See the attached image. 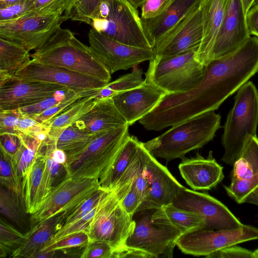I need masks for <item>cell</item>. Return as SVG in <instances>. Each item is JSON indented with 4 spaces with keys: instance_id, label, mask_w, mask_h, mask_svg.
<instances>
[{
    "instance_id": "8",
    "label": "cell",
    "mask_w": 258,
    "mask_h": 258,
    "mask_svg": "<svg viewBox=\"0 0 258 258\" xmlns=\"http://www.w3.org/2000/svg\"><path fill=\"white\" fill-rule=\"evenodd\" d=\"M153 210L140 211L139 217L134 220V231L122 248L141 251L150 258L172 257L176 241L183 232L176 227L153 222Z\"/></svg>"
},
{
    "instance_id": "24",
    "label": "cell",
    "mask_w": 258,
    "mask_h": 258,
    "mask_svg": "<svg viewBox=\"0 0 258 258\" xmlns=\"http://www.w3.org/2000/svg\"><path fill=\"white\" fill-rule=\"evenodd\" d=\"M201 0H171L163 13L153 19L143 20L154 43L159 40L181 19L199 5Z\"/></svg>"
},
{
    "instance_id": "25",
    "label": "cell",
    "mask_w": 258,
    "mask_h": 258,
    "mask_svg": "<svg viewBox=\"0 0 258 258\" xmlns=\"http://www.w3.org/2000/svg\"><path fill=\"white\" fill-rule=\"evenodd\" d=\"M152 220L155 223L176 227L183 234L198 229H206L205 220L201 216L176 207L173 204L154 210Z\"/></svg>"
},
{
    "instance_id": "12",
    "label": "cell",
    "mask_w": 258,
    "mask_h": 258,
    "mask_svg": "<svg viewBox=\"0 0 258 258\" xmlns=\"http://www.w3.org/2000/svg\"><path fill=\"white\" fill-rule=\"evenodd\" d=\"M173 204L201 216L205 220L206 229H232L243 225L224 204L206 193L184 187L179 192Z\"/></svg>"
},
{
    "instance_id": "2",
    "label": "cell",
    "mask_w": 258,
    "mask_h": 258,
    "mask_svg": "<svg viewBox=\"0 0 258 258\" xmlns=\"http://www.w3.org/2000/svg\"><path fill=\"white\" fill-rule=\"evenodd\" d=\"M221 116L210 111L171 126L160 136L143 143L155 157L167 162L183 158L189 152L201 148L211 141L221 127Z\"/></svg>"
},
{
    "instance_id": "29",
    "label": "cell",
    "mask_w": 258,
    "mask_h": 258,
    "mask_svg": "<svg viewBox=\"0 0 258 258\" xmlns=\"http://www.w3.org/2000/svg\"><path fill=\"white\" fill-rule=\"evenodd\" d=\"M231 179H241L258 182V138L248 136L235 160Z\"/></svg>"
},
{
    "instance_id": "26",
    "label": "cell",
    "mask_w": 258,
    "mask_h": 258,
    "mask_svg": "<svg viewBox=\"0 0 258 258\" xmlns=\"http://www.w3.org/2000/svg\"><path fill=\"white\" fill-rule=\"evenodd\" d=\"M140 143L136 137H128L104 175L99 180L102 189L110 191L115 188L132 162Z\"/></svg>"
},
{
    "instance_id": "16",
    "label": "cell",
    "mask_w": 258,
    "mask_h": 258,
    "mask_svg": "<svg viewBox=\"0 0 258 258\" xmlns=\"http://www.w3.org/2000/svg\"><path fill=\"white\" fill-rule=\"evenodd\" d=\"M145 175L148 191L138 212L157 210L163 206L173 204L179 192L184 187L147 149Z\"/></svg>"
},
{
    "instance_id": "5",
    "label": "cell",
    "mask_w": 258,
    "mask_h": 258,
    "mask_svg": "<svg viewBox=\"0 0 258 258\" xmlns=\"http://www.w3.org/2000/svg\"><path fill=\"white\" fill-rule=\"evenodd\" d=\"M134 178L116 185L85 231L89 241L100 240L109 243L114 250L113 258L123 247L126 239L134 229L133 217L120 205L121 200L130 188Z\"/></svg>"
},
{
    "instance_id": "48",
    "label": "cell",
    "mask_w": 258,
    "mask_h": 258,
    "mask_svg": "<svg viewBox=\"0 0 258 258\" xmlns=\"http://www.w3.org/2000/svg\"><path fill=\"white\" fill-rule=\"evenodd\" d=\"M36 1L23 0L14 5L0 9V21L18 19L29 11Z\"/></svg>"
},
{
    "instance_id": "46",
    "label": "cell",
    "mask_w": 258,
    "mask_h": 258,
    "mask_svg": "<svg viewBox=\"0 0 258 258\" xmlns=\"http://www.w3.org/2000/svg\"><path fill=\"white\" fill-rule=\"evenodd\" d=\"M143 201V198L137 189L134 179L130 188L121 200L120 205L130 216L133 217L138 212Z\"/></svg>"
},
{
    "instance_id": "9",
    "label": "cell",
    "mask_w": 258,
    "mask_h": 258,
    "mask_svg": "<svg viewBox=\"0 0 258 258\" xmlns=\"http://www.w3.org/2000/svg\"><path fill=\"white\" fill-rule=\"evenodd\" d=\"M255 239H258V228L243 224L236 229H198L186 232L179 237L176 246L185 254L206 257L218 250Z\"/></svg>"
},
{
    "instance_id": "21",
    "label": "cell",
    "mask_w": 258,
    "mask_h": 258,
    "mask_svg": "<svg viewBox=\"0 0 258 258\" xmlns=\"http://www.w3.org/2000/svg\"><path fill=\"white\" fill-rule=\"evenodd\" d=\"M231 0H201L203 33L196 58L204 66L209 63L216 36L224 21Z\"/></svg>"
},
{
    "instance_id": "41",
    "label": "cell",
    "mask_w": 258,
    "mask_h": 258,
    "mask_svg": "<svg viewBox=\"0 0 258 258\" xmlns=\"http://www.w3.org/2000/svg\"><path fill=\"white\" fill-rule=\"evenodd\" d=\"M112 192L99 205L94 208L84 216L69 225L62 226L49 242H55L70 234L85 231L96 213Z\"/></svg>"
},
{
    "instance_id": "39",
    "label": "cell",
    "mask_w": 258,
    "mask_h": 258,
    "mask_svg": "<svg viewBox=\"0 0 258 258\" xmlns=\"http://www.w3.org/2000/svg\"><path fill=\"white\" fill-rule=\"evenodd\" d=\"M100 90L75 93L63 101L44 111L42 113L30 116L37 121L43 123L66 110L80 98L96 94Z\"/></svg>"
},
{
    "instance_id": "13",
    "label": "cell",
    "mask_w": 258,
    "mask_h": 258,
    "mask_svg": "<svg viewBox=\"0 0 258 258\" xmlns=\"http://www.w3.org/2000/svg\"><path fill=\"white\" fill-rule=\"evenodd\" d=\"M203 33V15L200 4L155 42L153 49L154 58L174 55L191 50H198Z\"/></svg>"
},
{
    "instance_id": "3",
    "label": "cell",
    "mask_w": 258,
    "mask_h": 258,
    "mask_svg": "<svg viewBox=\"0 0 258 258\" xmlns=\"http://www.w3.org/2000/svg\"><path fill=\"white\" fill-rule=\"evenodd\" d=\"M87 24L97 32L125 44L154 48L137 9L128 0H102Z\"/></svg>"
},
{
    "instance_id": "56",
    "label": "cell",
    "mask_w": 258,
    "mask_h": 258,
    "mask_svg": "<svg viewBox=\"0 0 258 258\" xmlns=\"http://www.w3.org/2000/svg\"><path fill=\"white\" fill-rule=\"evenodd\" d=\"M146 0H128V1L137 9L141 7Z\"/></svg>"
},
{
    "instance_id": "44",
    "label": "cell",
    "mask_w": 258,
    "mask_h": 258,
    "mask_svg": "<svg viewBox=\"0 0 258 258\" xmlns=\"http://www.w3.org/2000/svg\"><path fill=\"white\" fill-rule=\"evenodd\" d=\"M114 250L108 242L90 241L85 245L81 258H113Z\"/></svg>"
},
{
    "instance_id": "47",
    "label": "cell",
    "mask_w": 258,
    "mask_h": 258,
    "mask_svg": "<svg viewBox=\"0 0 258 258\" xmlns=\"http://www.w3.org/2000/svg\"><path fill=\"white\" fill-rule=\"evenodd\" d=\"M171 0H146L141 6L143 20L153 19L161 15Z\"/></svg>"
},
{
    "instance_id": "10",
    "label": "cell",
    "mask_w": 258,
    "mask_h": 258,
    "mask_svg": "<svg viewBox=\"0 0 258 258\" xmlns=\"http://www.w3.org/2000/svg\"><path fill=\"white\" fill-rule=\"evenodd\" d=\"M100 188L98 179H74L68 176L52 189L39 209L30 215L31 227L59 212H66L67 216Z\"/></svg>"
},
{
    "instance_id": "11",
    "label": "cell",
    "mask_w": 258,
    "mask_h": 258,
    "mask_svg": "<svg viewBox=\"0 0 258 258\" xmlns=\"http://www.w3.org/2000/svg\"><path fill=\"white\" fill-rule=\"evenodd\" d=\"M70 19L66 12L50 16H35L0 21V38L14 42L29 51L40 47Z\"/></svg>"
},
{
    "instance_id": "15",
    "label": "cell",
    "mask_w": 258,
    "mask_h": 258,
    "mask_svg": "<svg viewBox=\"0 0 258 258\" xmlns=\"http://www.w3.org/2000/svg\"><path fill=\"white\" fill-rule=\"evenodd\" d=\"M13 76L59 85L75 93L99 90L107 84L98 80L65 68L41 63L32 59Z\"/></svg>"
},
{
    "instance_id": "18",
    "label": "cell",
    "mask_w": 258,
    "mask_h": 258,
    "mask_svg": "<svg viewBox=\"0 0 258 258\" xmlns=\"http://www.w3.org/2000/svg\"><path fill=\"white\" fill-rule=\"evenodd\" d=\"M166 95L145 80L141 85L112 97L116 107L130 126L152 111Z\"/></svg>"
},
{
    "instance_id": "27",
    "label": "cell",
    "mask_w": 258,
    "mask_h": 258,
    "mask_svg": "<svg viewBox=\"0 0 258 258\" xmlns=\"http://www.w3.org/2000/svg\"><path fill=\"white\" fill-rule=\"evenodd\" d=\"M98 92L80 98L66 110L43 123L49 128L48 137L54 142L62 131L86 114L96 103Z\"/></svg>"
},
{
    "instance_id": "50",
    "label": "cell",
    "mask_w": 258,
    "mask_h": 258,
    "mask_svg": "<svg viewBox=\"0 0 258 258\" xmlns=\"http://www.w3.org/2000/svg\"><path fill=\"white\" fill-rule=\"evenodd\" d=\"M252 251L237 244L216 251L206 256L208 258H252Z\"/></svg>"
},
{
    "instance_id": "43",
    "label": "cell",
    "mask_w": 258,
    "mask_h": 258,
    "mask_svg": "<svg viewBox=\"0 0 258 258\" xmlns=\"http://www.w3.org/2000/svg\"><path fill=\"white\" fill-rule=\"evenodd\" d=\"M89 242L85 231L70 234L55 242H47L39 251H48L72 247L85 246Z\"/></svg>"
},
{
    "instance_id": "31",
    "label": "cell",
    "mask_w": 258,
    "mask_h": 258,
    "mask_svg": "<svg viewBox=\"0 0 258 258\" xmlns=\"http://www.w3.org/2000/svg\"><path fill=\"white\" fill-rule=\"evenodd\" d=\"M99 134L88 133L73 124L62 131L54 143L56 148L63 150L68 158L83 151Z\"/></svg>"
},
{
    "instance_id": "49",
    "label": "cell",
    "mask_w": 258,
    "mask_h": 258,
    "mask_svg": "<svg viewBox=\"0 0 258 258\" xmlns=\"http://www.w3.org/2000/svg\"><path fill=\"white\" fill-rule=\"evenodd\" d=\"M22 140L18 135L10 133L0 134L1 152L13 159L19 151Z\"/></svg>"
},
{
    "instance_id": "23",
    "label": "cell",
    "mask_w": 258,
    "mask_h": 258,
    "mask_svg": "<svg viewBox=\"0 0 258 258\" xmlns=\"http://www.w3.org/2000/svg\"><path fill=\"white\" fill-rule=\"evenodd\" d=\"M66 218V212H59L34 224L24 233L23 242L10 257H34L62 227Z\"/></svg>"
},
{
    "instance_id": "20",
    "label": "cell",
    "mask_w": 258,
    "mask_h": 258,
    "mask_svg": "<svg viewBox=\"0 0 258 258\" xmlns=\"http://www.w3.org/2000/svg\"><path fill=\"white\" fill-rule=\"evenodd\" d=\"M180 173L194 190H210L224 178L223 167L213 158L210 151L207 158L199 154L194 157H183L178 165Z\"/></svg>"
},
{
    "instance_id": "38",
    "label": "cell",
    "mask_w": 258,
    "mask_h": 258,
    "mask_svg": "<svg viewBox=\"0 0 258 258\" xmlns=\"http://www.w3.org/2000/svg\"><path fill=\"white\" fill-rule=\"evenodd\" d=\"M0 167L1 185L16 192L24 200L22 184L14 169L11 159L1 152Z\"/></svg>"
},
{
    "instance_id": "37",
    "label": "cell",
    "mask_w": 258,
    "mask_h": 258,
    "mask_svg": "<svg viewBox=\"0 0 258 258\" xmlns=\"http://www.w3.org/2000/svg\"><path fill=\"white\" fill-rule=\"evenodd\" d=\"M229 194L238 204L246 203L258 206V182L235 180L230 186Z\"/></svg>"
},
{
    "instance_id": "30",
    "label": "cell",
    "mask_w": 258,
    "mask_h": 258,
    "mask_svg": "<svg viewBox=\"0 0 258 258\" xmlns=\"http://www.w3.org/2000/svg\"><path fill=\"white\" fill-rule=\"evenodd\" d=\"M1 214L21 229L31 227L24 200L13 191L1 185L0 192Z\"/></svg>"
},
{
    "instance_id": "54",
    "label": "cell",
    "mask_w": 258,
    "mask_h": 258,
    "mask_svg": "<svg viewBox=\"0 0 258 258\" xmlns=\"http://www.w3.org/2000/svg\"><path fill=\"white\" fill-rule=\"evenodd\" d=\"M23 1V0H0V9L14 5Z\"/></svg>"
},
{
    "instance_id": "59",
    "label": "cell",
    "mask_w": 258,
    "mask_h": 258,
    "mask_svg": "<svg viewBox=\"0 0 258 258\" xmlns=\"http://www.w3.org/2000/svg\"><path fill=\"white\" fill-rule=\"evenodd\" d=\"M74 0H72V3H73V2H74Z\"/></svg>"
},
{
    "instance_id": "1",
    "label": "cell",
    "mask_w": 258,
    "mask_h": 258,
    "mask_svg": "<svg viewBox=\"0 0 258 258\" xmlns=\"http://www.w3.org/2000/svg\"><path fill=\"white\" fill-rule=\"evenodd\" d=\"M31 56L38 62L62 67L106 84L111 78L110 72L90 46L68 29L59 27Z\"/></svg>"
},
{
    "instance_id": "33",
    "label": "cell",
    "mask_w": 258,
    "mask_h": 258,
    "mask_svg": "<svg viewBox=\"0 0 258 258\" xmlns=\"http://www.w3.org/2000/svg\"><path fill=\"white\" fill-rule=\"evenodd\" d=\"M46 159V154L39 146L35 161L28 173L24 189V203L26 211L29 215L36 211V200Z\"/></svg>"
},
{
    "instance_id": "52",
    "label": "cell",
    "mask_w": 258,
    "mask_h": 258,
    "mask_svg": "<svg viewBox=\"0 0 258 258\" xmlns=\"http://www.w3.org/2000/svg\"><path fill=\"white\" fill-rule=\"evenodd\" d=\"M255 0H240L243 13L246 16L247 13L252 6Z\"/></svg>"
},
{
    "instance_id": "4",
    "label": "cell",
    "mask_w": 258,
    "mask_h": 258,
    "mask_svg": "<svg viewBox=\"0 0 258 258\" xmlns=\"http://www.w3.org/2000/svg\"><path fill=\"white\" fill-rule=\"evenodd\" d=\"M258 125V91L252 82H247L237 91L234 104L224 126L222 160L233 165L248 136H256Z\"/></svg>"
},
{
    "instance_id": "19",
    "label": "cell",
    "mask_w": 258,
    "mask_h": 258,
    "mask_svg": "<svg viewBox=\"0 0 258 258\" xmlns=\"http://www.w3.org/2000/svg\"><path fill=\"white\" fill-rule=\"evenodd\" d=\"M250 37L240 0H231L216 36L209 63L235 50Z\"/></svg>"
},
{
    "instance_id": "35",
    "label": "cell",
    "mask_w": 258,
    "mask_h": 258,
    "mask_svg": "<svg viewBox=\"0 0 258 258\" xmlns=\"http://www.w3.org/2000/svg\"><path fill=\"white\" fill-rule=\"evenodd\" d=\"M143 74L142 70L138 66L133 67L132 72L108 83L101 89L98 93L97 98L113 97L141 85L145 80L142 77Z\"/></svg>"
},
{
    "instance_id": "7",
    "label": "cell",
    "mask_w": 258,
    "mask_h": 258,
    "mask_svg": "<svg viewBox=\"0 0 258 258\" xmlns=\"http://www.w3.org/2000/svg\"><path fill=\"white\" fill-rule=\"evenodd\" d=\"M197 50L149 61L145 80L164 91L167 95L187 92L202 79L205 66L196 58Z\"/></svg>"
},
{
    "instance_id": "28",
    "label": "cell",
    "mask_w": 258,
    "mask_h": 258,
    "mask_svg": "<svg viewBox=\"0 0 258 258\" xmlns=\"http://www.w3.org/2000/svg\"><path fill=\"white\" fill-rule=\"evenodd\" d=\"M31 58L29 51L24 47L0 38V83L12 77Z\"/></svg>"
},
{
    "instance_id": "14",
    "label": "cell",
    "mask_w": 258,
    "mask_h": 258,
    "mask_svg": "<svg viewBox=\"0 0 258 258\" xmlns=\"http://www.w3.org/2000/svg\"><path fill=\"white\" fill-rule=\"evenodd\" d=\"M90 47L112 74L127 70L154 57L153 49L128 45L100 34L93 28L88 34Z\"/></svg>"
},
{
    "instance_id": "36",
    "label": "cell",
    "mask_w": 258,
    "mask_h": 258,
    "mask_svg": "<svg viewBox=\"0 0 258 258\" xmlns=\"http://www.w3.org/2000/svg\"><path fill=\"white\" fill-rule=\"evenodd\" d=\"M24 234L6 222L2 218L0 224V256L6 257L10 255L23 242Z\"/></svg>"
},
{
    "instance_id": "6",
    "label": "cell",
    "mask_w": 258,
    "mask_h": 258,
    "mask_svg": "<svg viewBox=\"0 0 258 258\" xmlns=\"http://www.w3.org/2000/svg\"><path fill=\"white\" fill-rule=\"evenodd\" d=\"M128 124L100 134L81 153L67 158L68 176L99 180L130 136Z\"/></svg>"
},
{
    "instance_id": "51",
    "label": "cell",
    "mask_w": 258,
    "mask_h": 258,
    "mask_svg": "<svg viewBox=\"0 0 258 258\" xmlns=\"http://www.w3.org/2000/svg\"><path fill=\"white\" fill-rule=\"evenodd\" d=\"M249 34L258 38V3L254 2L245 16Z\"/></svg>"
},
{
    "instance_id": "40",
    "label": "cell",
    "mask_w": 258,
    "mask_h": 258,
    "mask_svg": "<svg viewBox=\"0 0 258 258\" xmlns=\"http://www.w3.org/2000/svg\"><path fill=\"white\" fill-rule=\"evenodd\" d=\"M102 0H74L70 16L74 21L88 23L94 17Z\"/></svg>"
},
{
    "instance_id": "57",
    "label": "cell",
    "mask_w": 258,
    "mask_h": 258,
    "mask_svg": "<svg viewBox=\"0 0 258 258\" xmlns=\"http://www.w3.org/2000/svg\"><path fill=\"white\" fill-rule=\"evenodd\" d=\"M252 258H258V248L252 252Z\"/></svg>"
},
{
    "instance_id": "22",
    "label": "cell",
    "mask_w": 258,
    "mask_h": 258,
    "mask_svg": "<svg viewBox=\"0 0 258 258\" xmlns=\"http://www.w3.org/2000/svg\"><path fill=\"white\" fill-rule=\"evenodd\" d=\"M74 124L91 134H99L127 124L116 107L112 97L97 98L93 107Z\"/></svg>"
},
{
    "instance_id": "58",
    "label": "cell",
    "mask_w": 258,
    "mask_h": 258,
    "mask_svg": "<svg viewBox=\"0 0 258 258\" xmlns=\"http://www.w3.org/2000/svg\"><path fill=\"white\" fill-rule=\"evenodd\" d=\"M255 2L258 3V0H255Z\"/></svg>"
},
{
    "instance_id": "45",
    "label": "cell",
    "mask_w": 258,
    "mask_h": 258,
    "mask_svg": "<svg viewBox=\"0 0 258 258\" xmlns=\"http://www.w3.org/2000/svg\"><path fill=\"white\" fill-rule=\"evenodd\" d=\"M21 113L19 108L0 111V134L17 135V128Z\"/></svg>"
},
{
    "instance_id": "55",
    "label": "cell",
    "mask_w": 258,
    "mask_h": 258,
    "mask_svg": "<svg viewBox=\"0 0 258 258\" xmlns=\"http://www.w3.org/2000/svg\"><path fill=\"white\" fill-rule=\"evenodd\" d=\"M53 1V0H36L34 4L32 6L29 11L39 8Z\"/></svg>"
},
{
    "instance_id": "34",
    "label": "cell",
    "mask_w": 258,
    "mask_h": 258,
    "mask_svg": "<svg viewBox=\"0 0 258 258\" xmlns=\"http://www.w3.org/2000/svg\"><path fill=\"white\" fill-rule=\"evenodd\" d=\"M40 147L46 154L47 159L37 195L36 203V211L52 189L68 176L64 164L55 162L43 148L41 146Z\"/></svg>"
},
{
    "instance_id": "42",
    "label": "cell",
    "mask_w": 258,
    "mask_h": 258,
    "mask_svg": "<svg viewBox=\"0 0 258 258\" xmlns=\"http://www.w3.org/2000/svg\"><path fill=\"white\" fill-rule=\"evenodd\" d=\"M74 93L75 92L70 90L61 91L37 103L19 108L23 113L29 116L39 114L63 101Z\"/></svg>"
},
{
    "instance_id": "17",
    "label": "cell",
    "mask_w": 258,
    "mask_h": 258,
    "mask_svg": "<svg viewBox=\"0 0 258 258\" xmlns=\"http://www.w3.org/2000/svg\"><path fill=\"white\" fill-rule=\"evenodd\" d=\"M69 90L59 85L21 79L13 76L0 83V111L35 104L57 92Z\"/></svg>"
},
{
    "instance_id": "32",
    "label": "cell",
    "mask_w": 258,
    "mask_h": 258,
    "mask_svg": "<svg viewBox=\"0 0 258 258\" xmlns=\"http://www.w3.org/2000/svg\"><path fill=\"white\" fill-rule=\"evenodd\" d=\"M22 140L21 147L11 160L14 169L21 181L23 190L29 172L36 159L41 142L30 136L19 135Z\"/></svg>"
},
{
    "instance_id": "53",
    "label": "cell",
    "mask_w": 258,
    "mask_h": 258,
    "mask_svg": "<svg viewBox=\"0 0 258 258\" xmlns=\"http://www.w3.org/2000/svg\"><path fill=\"white\" fill-rule=\"evenodd\" d=\"M55 251V250L39 251L33 258H52L54 256Z\"/></svg>"
}]
</instances>
